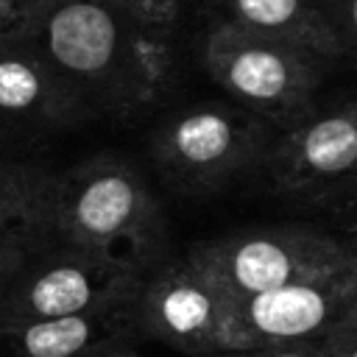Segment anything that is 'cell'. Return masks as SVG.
<instances>
[{"label":"cell","mask_w":357,"mask_h":357,"mask_svg":"<svg viewBox=\"0 0 357 357\" xmlns=\"http://www.w3.org/2000/svg\"><path fill=\"white\" fill-rule=\"evenodd\" d=\"M215 6L220 20L301 47L329 64L351 56L321 20L312 0H215Z\"/></svg>","instance_id":"12"},{"label":"cell","mask_w":357,"mask_h":357,"mask_svg":"<svg viewBox=\"0 0 357 357\" xmlns=\"http://www.w3.org/2000/svg\"><path fill=\"white\" fill-rule=\"evenodd\" d=\"M273 131L237 103H198L156 128L151 153L167 187L184 195H212L262 162Z\"/></svg>","instance_id":"5"},{"label":"cell","mask_w":357,"mask_h":357,"mask_svg":"<svg viewBox=\"0 0 357 357\" xmlns=\"http://www.w3.org/2000/svg\"><path fill=\"white\" fill-rule=\"evenodd\" d=\"M78 120L42 56L20 36H0V128H53Z\"/></svg>","instance_id":"11"},{"label":"cell","mask_w":357,"mask_h":357,"mask_svg":"<svg viewBox=\"0 0 357 357\" xmlns=\"http://www.w3.org/2000/svg\"><path fill=\"white\" fill-rule=\"evenodd\" d=\"M50 229L59 245L151 268L165 259V218L145 178L117 156L53 176Z\"/></svg>","instance_id":"2"},{"label":"cell","mask_w":357,"mask_h":357,"mask_svg":"<svg viewBox=\"0 0 357 357\" xmlns=\"http://www.w3.org/2000/svg\"><path fill=\"white\" fill-rule=\"evenodd\" d=\"M209 357H324L321 337L310 343H290V346H268V349H245V351H215Z\"/></svg>","instance_id":"16"},{"label":"cell","mask_w":357,"mask_h":357,"mask_svg":"<svg viewBox=\"0 0 357 357\" xmlns=\"http://www.w3.org/2000/svg\"><path fill=\"white\" fill-rule=\"evenodd\" d=\"M201 61L231 103L262 117L276 131L298 123L315 106L329 70V61L301 47L220 17L204 33Z\"/></svg>","instance_id":"3"},{"label":"cell","mask_w":357,"mask_h":357,"mask_svg":"<svg viewBox=\"0 0 357 357\" xmlns=\"http://www.w3.org/2000/svg\"><path fill=\"white\" fill-rule=\"evenodd\" d=\"M259 165L279 195L329 209L343 206L351 215L357 165L354 100L315 103L298 123L273 134Z\"/></svg>","instance_id":"6"},{"label":"cell","mask_w":357,"mask_h":357,"mask_svg":"<svg viewBox=\"0 0 357 357\" xmlns=\"http://www.w3.org/2000/svg\"><path fill=\"white\" fill-rule=\"evenodd\" d=\"M148 268L59 245L22 271L0 293V329L137 298Z\"/></svg>","instance_id":"7"},{"label":"cell","mask_w":357,"mask_h":357,"mask_svg":"<svg viewBox=\"0 0 357 357\" xmlns=\"http://www.w3.org/2000/svg\"><path fill=\"white\" fill-rule=\"evenodd\" d=\"M39 6V0H0V36L22 25V20Z\"/></svg>","instance_id":"17"},{"label":"cell","mask_w":357,"mask_h":357,"mask_svg":"<svg viewBox=\"0 0 357 357\" xmlns=\"http://www.w3.org/2000/svg\"><path fill=\"white\" fill-rule=\"evenodd\" d=\"M50 195L53 176L0 162V248L36 251L53 237Z\"/></svg>","instance_id":"13"},{"label":"cell","mask_w":357,"mask_h":357,"mask_svg":"<svg viewBox=\"0 0 357 357\" xmlns=\"http://www.w3.org/2000/svg\"><path fill=\"white\" fill-rule=\"evenodd\" d=\"M137 298L0 329V357H89L137 332Z\"/></svg>","instance_id":"10"},{"label":"cell","mask_w":357,"mask_h":357,"mask_svg":"<svg viewBox=\"0 0 357 357\" xmlns=\"http://www.w3.org/2000/svg\"><path fill=\"white\" fill-rule=\"evenodd\" d=\"M89 357H142V354H131V351H126V349H120V346H112V349H103V351L89 354Z\"/></svg>","instance_id":"19"},{"label":"cell","mask_w":357,"mask_h":357,"mask_svg":"<svg viewBox=\"0 0 357 357\" xmlns=\"http://www.w3.org/2000/svg\"><path fill=\"white\" fill-rule=\"evenodd\" d=\"M324 357H357V307L337 318L321 337Z\"/></svg>","instance_id":"15"},{"label":"cell","mask_w":357,"mask_h":357,"mask_svg":"<svg viewBox=\"0 0 357 357\" xmlns=\"http://www.w3.org/2000/svg\"><path fill=\"white\" fill-rule=\"evenodd\" d=\"M220 351L310 343L357 307V273L296 282L251 296H223Z\"/></svg>","instance_id":"8"},{"label":"cell","mask_w":357,"mask_h":357,"mask_svg":"<svg viewBox=\"0 0 357 357\" xmlns=\"http://www.w3.org/2000/svg\"><path fill=\"white\" fill-rule=\"evenodd\" d=\"M187 259L229 298L357 273L349 240L304 226H257L198 243Z\"/></svg>","instance_id":"4"},{"label":"cell","mask_w":357,"mask_h":357,"mask_svg":"<svg viewBox=\"0 0 357 357\" xmlns=\"http://www.w3.org/2000/svg\"><path fill=\"white\" fill-rule=\"evenodd\" d=\"M33 251L25 248H0V290L22 271V265L31 259Z\"/></svg>","instance_id":"18"},{"label":"cell","mask_w":357,"mask_h":357,"mask_svg":"<svg viewBox=\"0 0 357 357\" xmlns=\"http://www.w3.org/2000/svg\"><path fill=\"white\" fill-rule=\"evenodd\" d=\"M137 332L192 357L220 351L223 293L187 257L148 268L134 301Z\"/></svg>","instance_id":"9"},{"label":"cell","mask_w":357,"mask_h":357,"mask_svg":"<svg viewBox=\"0 0 357 357\" xmlns=\"http://www.w3.org/2000/svg\"><path fill=\"white\" fill-rule=\"evenodd\" d=\"M181 3L39 0L11 36L42 56L81 120H126L159 103L173 81Z\"/></svg>","instance_id":"1"},{"label":"cell","mask_w":357,"mask_h":357,"mask_svg":"<svg viewBox=\"0 0 357 357\" xmlns=\"http://www.w3.org/2000/svg\"><path fill=\"white\" fill-rule=\"evenodd\" d=\"M321 20L340 39V45L354 53L357 47V0H312Z\"/></svg>","instance_id":"14"}]
</instances>
